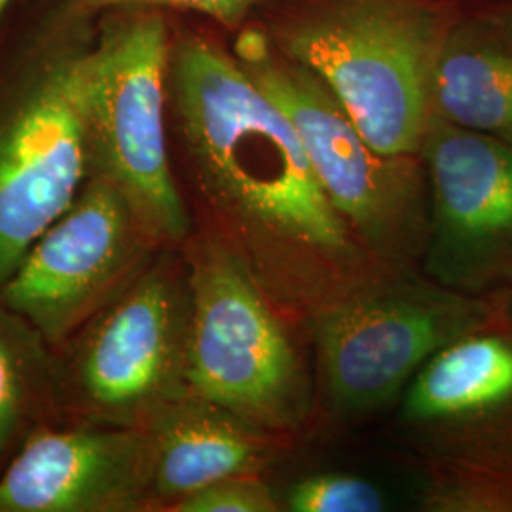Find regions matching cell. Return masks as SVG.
Here are the masks:
<instances>
[{
	"instance_id": "cell-18",
	"label": "cell",
	"mask_w": 512,
	"mask_h": 512,
	"mask_svg": "<svg viewBox=\"0 0 512 512\" xmlns=\"http://www.w3.org/2000/svg\"><path fill=\"white\" fill-rule=\"evenodd\" d=\"M99 6L112 4H154V6H171L181 10H194L209 18L217 19L222 25L236 27L247 18L255 0H88Z\"/></svg>"
},
{
	"instance_id": "cell-7",
	"label": "cell",
	"mask_w": 512,
	"mask_h": 512,
	"mask_svg": "<svg viewBox=\"0 0 512 512\" xmlns=\"http://www.w3.org/2000/svg\"><path fill=\"white\" fill-rule=\"evenodd\" d=\"M169 61L167 29L158 16L131 19L93 52V173L124 192L160 243H183L190 215L165 137Z\"/></svg>"
},
{
	"instance_id": "cell-12",
	"label": "cell",
	"mask_w": 512,
	"mask_h": 512,
	"mask_svg": "<svg viewBox=\"0 0 512 512\" xmlns=\"http://www.w3.org/2000/svg\"><path fill=\"white\" fill-rule=\"evenodd\" d=\"M154 450L152 499L171 509L228 476L255 475L266 461L258 427L188 391L147 423Z\"/></svg>"
},
{
	"instance_id": "cell-5",
	"label": "cell",
	"mask_w": 512,
	"mask_h": 512,
	"mask_svg": "<svg viewBox=\"0 0 512 512\" xmlns=\"http://www.w3.org/2000/svg\"><path fill=\"white\" fill-rule=\"evenodd\" d=\"M93 52L0 97V287L93 173Z\"/></svg>"
},
{
	"instance_id": "cell-4",
	"label": "cell",
	"mask_w": 512,
	"mask_h": 512,
	"mask_svg": "<svg viewBox=\"0 0 512 512\" xmlns=\"http://www.w3.org/2000/svg\"><path fill=\"white\" fill-rule=\"evenodd\" d=\"M188 268L165 258L145 266L67 342L57 359V397L80 420L143 427L188 393Z\"/></svg>"
},
{
	"instance_id": "cell-1",
	"label": "cell",
	"mask_w": 512,
	"mask_h": 512,
	"mask_svg": "<svg viewBox=\"0 0 512 512\" xmlns=\"http://www.w3.org/2000/svg\"><path fill=\"white\" fill-rule=\"evenodd\" d=\"M171 90L198 188L253 253L349 255L346 220L317 181L287 114L238 57L203 38L171 57Z\"/></svg>"
},
{
	"instance_id": "cell-16",
	"label": "cell",
	"mask_w": 512,
	"mask_h": 512,
	"mask_svg": "<svg viewBox=\"0 0 512 512\" xmlns=\"http://www.w3.org/2000/svg\"><path fill=\"white\" fill-rule=\"evenodd\" d=\"M294 512H380L385 501L376 486L348 475H315L294 484L287 499Z\"/></svg>"
},
{
	"instance_id": "cell-13",
	"label": "cell",
	"mask_w": 512,
	"mask_h": 512,
	"mask_svg": "<svg viewBox=\"0 0 512 512\" xmlns=\"http://www.w3.org/2000/svg\"><path fill=\"white\" fill-rule=\"evenodd\" d=\"M431 114L512 145V14L446 25L431 74Z\"/></svg>"
},
{
	"instance_id": "cell-3",
	"label": "cell",
	"mask_w": 512,
	"mask_h": 512,
	"mask_svg": "<svg viewBox=\"0 0 512 512\" xmlns=\"http://www.w3.org/2000/svg\"><path fill=\"white\" fill-rule=\"evenodd\" d=\"M188 391L258 429L302 416L304 380L287 332L245 258L217 236L188 249Z\"/></svg>"
},
{
	"instance_id": "cell-8",
	"label": "cell",
	"mask_w": 512,
	"mask_h": 512,
	"mask_svg": "<svg viewBox=\"0 0 512 512\" xmlns=\"http://www.w3.org/2000/svg\"><path fill=\"white\" fill-rule=\"evenodd\" d=\"M243 69L291 120L313 173L330 203L372 243L391 238L418 198L412 156H387L370 147L329 88L260 33L238 42Z\"/></svg>"
},
{
	"instance_id": "cell-11",
	"label": "cell",
	"mask_w": 512,
	"mask_h": 512,
	"mask_svg": "<svg viewBox=\"0 0 512 512\" xmlns=\"http://www.w3.org/2000/svg\"><path fill=\"white\" fill-rule=\"evenodd\" d=\"M420 152L440 264L471 285L505 272L512 264V145L431 114Z\"/></svg>"
},
{
	"instance_id": "cell-14",
	"label": "cell",
	"mask_w": 512,
	"mask_h": 512,
	"mask_svg": "<svg viewBox=\"0 0 512 512\" xmlns=\"http://www.w3.org/2000/svg\"><path fill=\"white\" fill-rule=\"evenodd\" d=\"M512 406V338L475 330L435 353L406 399L412 420H482Z\"/></svg>"
},
{
	"instance_id": "cell-9",
	"label": "cell",
	"mask_w": 512,
	"mask_h": 512,
	"mask_svg": "<svg viewBox=\"0 0 512 512\" xmlns=\"http://www.w3.org/2000/svg\"><path fill=\"white\" fill-rule=\"evenodd\" d=\"M486 317L482 302L416 285L338 302L315 323L332 401L348 410L380 406L440 349L482 329Z\"/></svg>"
},
{
	"instance_id": "cell-19",
	"label": "cell",
	"mask_w": 512,
	"mask_h": 512,
	"mask_svg": "<svg viewBox=\"0 0 512 512\" xmlns=\"http://www.w3.org/2000/svg\"><path fill=\"white\" fill-rule=\"evenodd\" d=\"M8 2H10V0H0V16H2V12H4V8H6Z\"/></svg>"
},
{
	"instance_id": "cell-15",
	"label": "cell",
	"mask_w": 512,
	"mask_h": 512,
	"mask_svg": "<svg viewBox=\"0 0 512 512\" xmlns=\"http://www.w3.org/2000/svg\"><path fill=\"white\" fill-rule=\"evenodd\" d=\"M33 325L0 300V467L59 406L57 357Z\"/></svg>"
},
{
	"instance_id": "cell-6",
	"label": "cell",
	"mask_w": 512,
	"mask_h": 512,
	"mask_svg": "<svg viewBox=\"0 0 512 512\" xmlns=\"http://www.w3.org/2000/svg\"><path fill=\"white\" fill-rule=\"evenodd\" d=\"M156 243L124 192L92 173L4 281L0 300L52 348L67 344L145 268Z\"/></svg>"
},
{
	"instance_id": "cell-17",
	"label": "cell",
	"mask_w": 512,
	"mask_h": 512,
	"mask_svg": "<svg viewBox=\"0 0 512 512\" xmlns=\"http://www.w3.org/2000/svg\"><path fill=\"white\" fill-rule=\"evenodd\" d=\"M175 512H274L270 488L255 475L228 476L177 501Z\"/></svg>"
},
{
	"instance_id": "cell-2",
	"label": "cell",
	"mask_w": 512,
	"mask_h": 512,
	"mask_svg": "<svg viewBox=\"0 0 512 512\" xmlns=\"http://www.w3.org/2000/svg\"><path fill=\"white\" fill-rule=\"evenodd\" d=\"M444 31L412 0H327L291 23L277 48L329 88L370 147L414 156Z\"/></svg>"
},
{
	"instance_id": "cell-10",
	"label": "cell",
	"mask_w": 512,
	"mask_h": 512,
	"mask_svg": "<svg viewBox=\"0 0 512 512\" xmlns=\"http://www.w3.org/2000/svg\"><path fill=\"white\" fill-rule=\"evenodd\" d=\"M147 427L40 425L0 471V512H135L152 499Z\"/></svg>"
}]
</instances>
